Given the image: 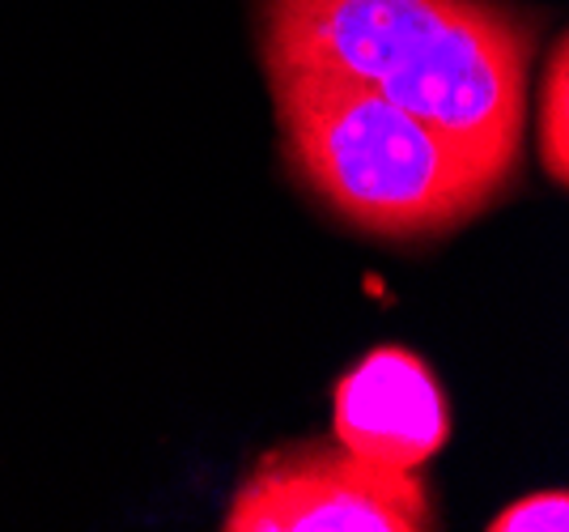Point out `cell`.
I'll use <instances>...</instances> for the list:
<instances>
[{
  "label": "cell",
  "instance_id": "obj_1",
  "mask_svg": "<svg viewBox=\"0 0 569 532\" xmlns=\"http://www.w3.org/2000/svg\"><path fill=\"white\" fill-rule=\"evenodd\" d=\"M268 73H328L433 124L501 188L519 170L536 18L498 0H263Z\"/></svg>",
  "mask_w": 569,
  "mask_h": 532
},
{
  "label": "cell",
  "instance_id": "obj_4",
  "mask_svg": "<svg viewBox=\"0 0 569 532\" xmlns=\"http://www.w3.org/2000/svg\"><path fill=\"white\" fill-rule=\"evenodd\" d=\"M336 443L353 456L417 473L451 439V405L412 349L382 345L336 380L332 392Z\"/></svg>",
  "mask_w": 569,
  "mask_h": 532
},
{
  "label": "cell",
  "instance_id": "obj_3",
  "mask_svg": "<svg viewBox=\"0 0 569 532\" xmlns=\"http://www.w3.org/2000/svg\"><path fill=\"white\" fill-rule=\"evenodd\" d=\"M226 532H426L433 529L417 473L382 469L349 447L298 443L268 452L226 511Z\"/></svg>",
  "mask_w": 569,
  "mask_h": 532
},
{
  "label": "cell",
  "instance_id": "obj_2",
  "mask_svg": "<svg viewBox=\"0 0 569 532\" xmlns=\"http://www.w3.org/2000/svg\"><path fill=\"white\" fill-rule=\"evenodd\" d=\"M268 81L289 170L366 235H442L501 193L447 132L366 86L328 73H268Z\"/></svg>",
  "mask_w": 569,
  "mask_h": 532
},
{
  "label": "cell",
  "instance_id": "obj_6",
  "mask_svg": "<svg viewBox=\"0 0 569 532\" xmlns=\"http://www.w3.org/2000/svg\"><path fill=\"white\" fill-rule=\"evenodd\" d=\"M493 532H566L569 529V499L566 490H540V494H527L515 508H506L489 524Z\"/></svg>",
  "mask_w": 569,
  "mask_h": 532
},
{
  "label": "cell",
  "instance_id": "obj_5",
  "mask_svg": "<svg viewBox=\"0 0 569 532\" xmlns=\"http://www.w3.org/2000/svg\"><path fill=\"white\" fill-rule=\"evenodd\" d=\"M569 51L566 39H557L552 60L545 73V95H540V158L557 184L569 175Z\"/></svg>",
  "mask_w": 569,
  "mask_h": 532
}]
</instances>
